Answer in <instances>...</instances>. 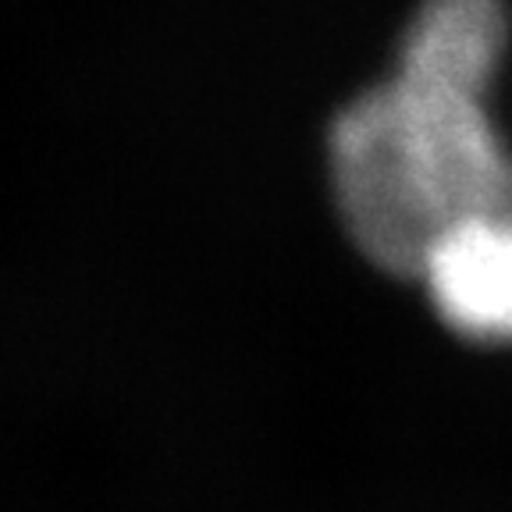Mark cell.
I'll return each mask as SVG.
<instances>
[{"instance_id":"1","label":"cell","mask_w":512,"mask_h":512,"mask_svg":"<svg viewBox=\"0 0 512 512\" xmlns=\"http://www.w3.org/2000/svg\"><path fill=\"white\" fill-rule=\"evenodd\" d=\"M509 40L505 0H416L392 75L335 114V203L377 271L420 281L448 228L512 203V153L488 107Z\"/></svg>"},{"instance_id":"2","label":"cell","mask_w":512,"mask_h":512,"mask_svg":"<svg viewBox=\"0 0 512 512\" xmlns=\"http://www.w3.org/2000/svg\"><path fill=\"white\" fill-rule=\"evenodd\" d=\"M420 281L448 331L480 345H512V203L448 228Z\"/></svg>"}]
</instances>
